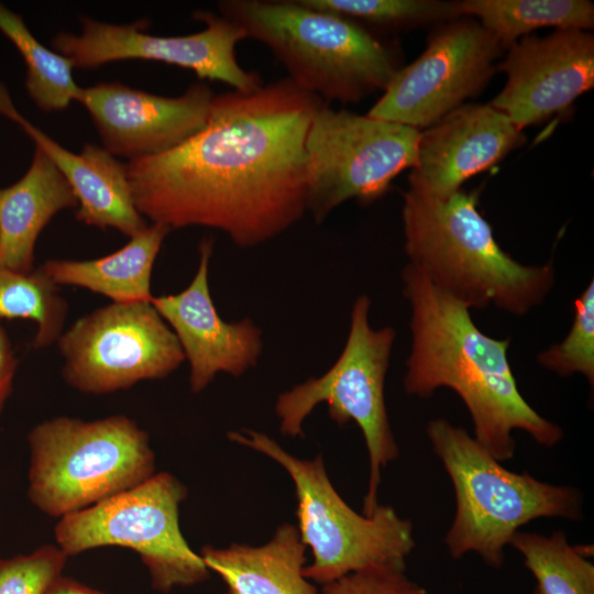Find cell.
<instances>
[{"instance_id": "11", "label": "cell", "mask_w": 594, "mask_h": 594, "mask_svg": "<svg viewBox=\"0 0 594 594\" xmlns=\"http://www.w3.org/2000/svg\"><path fill=\"white\" fill-rule=\"evenodd\" d=\"M56 343L64 381L85 394L161 380L185 361L174 332L151 301L111 302L77 319Z\"/></svg>"}, {"instance_id": "3", "label": "cell", "mask_w": 594, "mask_h": 594, "mask_svg": "<svg viewBox=\"0 0 594 594\" xmlns=\"http://www.w3.org/2000/svg\"><path fill=\"white\" fill-rule=\"evenodd\" d=\"M403 224L408 264L469 309L493 305L524 316L554 286L551 263L524 265L499 246L479 210V191L431 197L409 189Z\"/></svg>"}, {"instance_id": "5", "label": "cell", "mask_w": 594, "mask_h": 594, "mask_svg": "<svg viewBox=\"0 0 594 594\" xmlns=\"http://www.w3.org/2000/svg\"><path fill=\"white\" fill-rule=\"evenodd\" d=\"M435 454L452 481L454 519L444 544L454 559L475 552L501 568L519 528L538 518H583L581 492L504 468L462 427L443 418L426 428Z\"/></svg>"}, {"instance_id": "22", "label": "cell", "mask_w": 594, "mask_h": 594, "mask_svg": "<svg viewBox=\"0 0 594 594\" xmlns=\"http://www.w3.org/2000/svg\"><path fill=\"white\" fill-rule=\"evenodd\" d=\"M458 9L461 15H475L503 48L539 28L588 30L594 25V4L586 0H463L458 1Z\"/></svg>"}, {"instance_id": "13", "label": "cell", "mask_w": 594, "mask_h": 594, "mask_svg": "<svg viewBox=\"0 0 594 594\" xmlns=\"http://www.w3.org/2000/svg\"><path fill=\"white\" fill-rule=\"evenodd\" d=\"M502 50L480 23L451 20L415 62L396 72L366 114L426 129L483 89Z\"/></svg>"}, {"instance_id": "18", "label": "cell", "mask_w": 594, "mask_h": 594, "mask_svg": "<svg viewBox=\"0 0 594 594\" xmlns=\"http://www.w3.org/2000/svg\"><path fill=\"white\" fill-rule=\"evenodd\" d=\"M0 113L16 122L63 174L78 201V221L99 229L112 228L129 238L147 227L134 206L125 164L103 146L88 143L79 153L63 147L15 109L2 84Z\"/></svg>"}, {"instance_id": "30", "label": "cell", "mask_w": 594, "mask_h": 594, "mask_svg": "<svg viewBox=\"0 0 594 594\" xmlns=\"http://www.w3.org/2000/svg\"><path fill=\"white\" fill-rule=\"evenodd\" d=\"M16 367L18 360L10 339L0 324V414L12 393Z\"/></svg>"}, {"instance_id": "28", "label": "cell", "mask_w": 594, "mask_h": 594, "mask_svg": "<svg viewBox=\"0 0 594 594\" xmlns=\"http://www.w3.org/2000/svg\"><path fill=\"white\" fill-rule=\"evenodd\" d=\"M68 556L57 544L0 559V594H44L63 574Z\"/></svg>"}, {"instance_id": "7", "label": "cell", "mask_w": 594, "mask_h": 594, "mask_svg": "<svg viewBox=\"0 0 594 594\" xmlns=\"http://www.w3.org/2000/svg\"><path fill=\"white\" fill-rule=\"evenodd\" d=\"M228 438L265 454L290 475L297 528L312 553L304 569L309 581L326 585L372 565L405 562L411 553L416 542L410 520L380 504L370 517L358 514L334 490L320 455L297 459L267 435L246 428L230 431Z\"/></svg>"}, {"instance_id": "2", "label": "cell", "mask_w": 594, "mask_h": 594, "mask_svg": "<svg viewBox=\"0 0 594 594\" xmlns=\"http://www.w3.org/2000/svg\"><path fill=\"white\" fill-rule=\"evenodd\" d=\"M402 278L411 310L405 392L419 398L441 387L455 392L471 415L473 438L499 462L515 454L514 430L547 448L560 442L562 428L536 411L518 389L507 356L510 339L485 334L468 307L411 265Z\"/></svg>"}, {"instance_id": "6", "label": "cell", "mask_w": 594, "mask_h": 594, "mask_svg": "<svg viewBox=\"0 0 594 594\" xmlns=\"http://www.w3.org/2000/svg\"><path fill=\"white\" fill-rule=\"evenodd\" d=\"M28 496L62 518L136 486L155 473L145 430L124 415L95 420L56 417L28 436Z\"/></svg>"}, {"instance_id": "14", "label": "cell", "mask_w": 594, "mask_h": 594, "mask_svg": "<svg viewBox=\"0 0 594 594\" xmlns=\"http://www.w3.org/2000/svg\"><path fill=\"white\" fill-rule=\"evenodd\" d=\"M213 97L205 82L193 84L177 97L99 82L80 88L76 101L89 112L102 146L133 161L164 153L200 131Z\"/></svg>"}, {"instance_id": "15", "label": "cell", "mask_w": 594, "mask_h": 594, "mask_svg": "<svg viewBox=\"0 0 594 594\" xmlns=\"http://www.w3.org/2000/svg\"><path fill=\"white\" fill-rule=\"evenodd\" d=\"M498 69L507 75L490 103L522 129L562 112L594 86V37L578 29L526 36L508 47Z\"/></svg>"}, {"instance_id": "25", "label": "cell", "mask_w": 594, "mask_h": 594, "mask_svg": "<svg viewBox=\"0 0 594 594\" xmlns=\"http://www.w3.org/2000/svg\"><path fill=\"white\" fill-rule=\"evenodd\" d=\"M68 305L58 286L40 268L30 273L0 266V318L28 319L36 324L33 348L44 349L63 332Z\"/></svg>"}, {"instance_id": "17", "label": "cell", "mask_w": 594, "mask_h": 594, "mask_svg": "<svg viewBox=\"0 0 594 594\" xmlns=\"http://www.w3.org/2000/svg\"><path fill=\"white\" fill-rule=\"evenodd\" d=\"M524 142L521 130L491 105H461L420 131L409 189L449 196Z\"/></svg>"}, {"instance_id": "31", "label": "cell", "mask_w": 594, "mask_h": 594, "mask_svg": "<svg viewBox=\"0 0 594 594\" xmlns=\"http://www.w3.org/2000/svg\"><path fill=\"white\" fill-rule=\"evenodd\" d=\"M44 594H105L79 581L61 574L47 586Z\"/></svg>"}, {"instance_id": "8", "label": "cell", "mask_w": 594, "mask_h": 594, "mask_svg": "<svg viewBox=\"0 0 594 594\" xmlns=\"http://www.w3.org/2000/svg\"><path fill=\"white\" fill-rule=\"evenodd\" d=\"M370 308L369 296L360 295L353 304L348 338L337 361L322 375L282 393L275 404L280 432L293 438L304 436V421L322 403L339 426L350 421L359 426L370 462L363 501V515L367 517L378 506L382 469L399 454L384 394L396 331L392 327L372 328Z\"/></svg>"}, {"instance_id": "19", "label": "cell", "mask_w": 594, "mask_h": 594, "mask_svg": "<svg viewBox=\"0 0 594 594\" xmlns=\"http://www.w3.org/2000/svg\"><path fill=\"white\" fill-rule=\"evenodd\" d=\"M77 198L59 169L35 147L26 173L0 188V266L21 273L33 268L34 248L42 230Z\"/></svg>"}, {"instance_id": "24", "label": "cell", "mask_w": 594, "mask_h": 594, "mask_svg": "<svg viewBox=\"0 0 594 594\" xmlns=\"http://www.w3.org/2000/svg\"><path fill=\"white\" fill-rule=\"evenodd\" d=\"M0 31L12 42L26 65L25 88L43 111H62L76 101L80 88L73 78L72 61L44 46L23 18L0 3Z\"/></svg>"}, {"instance_id": "21", "label": "cell", "mask_w": 594, "mask_h": 594, "mask_svg": "<svg viewBox=\"0 0 594 594\" xmlns=\"http://www.w3.org/2000/svg\"><path fill=\"white\" fill-rule=\"evenodd\" d=\"M170 230L152 223L121 249L94 260H47L38 268L55 285L101 294L112 302L151 301V277Z\"/></svg>"}, {"instance_id": "23", "label": "cell", "mask_w": 594, "mask_h": 594, "mask_svg": "<svg viewBox=\"0 0 594 594\" xmlns=\"http://www.w3.org/2000/svg\"><path fill=\"white\" fill-rule=\"evenodd\" d=\"M509 544L534 575L535 594H594L592 546H572L561 530L549 536L517 531Z\"/></svg>"}, {"instance_id": "20", "label": "cell", "mask_w": 594, "mask_h": 594, "mask_svg": "<svg viewBox=\"0 0 594 594\" xmlns=\"http://www.w3.org/2000/svg\"><path fill=\"white\" fill-rule=\"evenodd\" d=\"M306 546L292 524L277 527L265 544L205 546L200 557L221 576L228 594H319L304 575Z\"/></svg>"}, {"instance_id": "16", "label": "cell", "mask_w": 594, "mask_h": 594, "mask_svg": "<svg viewBox=\"0 0 594 594\" xmlns=\"http://www.w3.org/2000/svg\"><path fill=\"white\" fill-rule=\"evenodd\" d=\"M213 240L199 244V263L189 285L177 294L153 296L152 305L174 332L189 363V386L202 392L219 373L241 376L263 352L262 330L249 318L226 321L209 286Z\"/></svg>"}, {"instance_id": "26", "label": "cell", "mask_w": 594, "mask_h": 594, "mask_svg": "<svg viewBox=\"0 0 594 594\" xmlns=\"http://www.w3.org/2000/svg\"><path fill=\"white\" fill-rule=\"evenodd\" d=\"M304 4L336 13L363 26L398 30L424 22L461 16L458 1L438 0H300Z\"/></svg>"}, {"instance_id": "4", "label": "cell", "mask_w": 594, "mask_h": 594, "mask_svg": "<svg viewBox=\"0 0 594 594\" xmlns=\"http://www.w3.org/2000/svg\"><path fill=\"white\" fill-rule=\"evenodd\" d=\"M219 13L266 45L300 89L328 103H356L384 90L400 68L367 28L300 0H222Z\"/></svg>"}, {"instance_id": "1", "label": "cell", "mask_w": 594, "mask_h": 594, "mask_svg": "<svg viewBox=\"0 0 594 594\" xmlns=\"http://www.w3.org/2000/svg\"><path fill=\"white\" fill-rule=\"evenodd\" d=\"M324 102L288 77L215 95L200 131L125 164L136 210L170 231L220 230L240 248L278 237L307 213L305 141Z\"/></svg>"}, {"instance_id": "27", "label": "cell", "mask_w": 594, "mask_h": 594, "mask_svg": "<svg viewBox=\"0 0 594 594\" xmlns=\"http://www.w3.org/2000/svg\"><path fill=\"white\" fill-rule=\"evenodd\" d=\"M537 362L559 376L582 374L594 385V280L574 300V318L562 342L541 351Z\"/></svg>"}, {"instance_id": "12", "label": "cell", "mask_w": 594, "mask_h": 594, "mask_svg": "<svg viewBox=\"0 0 594 594\" xmlns=\"http://www.w3.org/2000/svg\"><path fill=\"white\" fill-rule=\"evenodd\" d=\"M194 18L202 21L205 29L188 35L158 36L145 32L147 21L112 24L81 16L80 34L61 32L51 44L72 61L74 68L144 59L190 69L200 79L218 80L238 91L260 88L261 76L245 70L237 59V44L248 38L244 29L212 11L198 10Z\"/></svg>"}, {"instance_id": "10", "label": "cell", "mask_w": 594, "mask_h": 594, "mask_svg": "<svg viewBox=\"0 0 594 594\" xmlns=\"http://www.w3.org/2000/svg\"><path fill=\"white\" fill-rule=\"evenodd\" d=\"M420 130L334 110L324 102L314 116L305 141L306 210L321 223L340 205L371 202L417 160Z\"/></svg>"}, {"instance_id": "29", "label": "cell", "mask_w": 594, "mask_h": 594, "mask_svg": "<svg viewBox=\"0 0 594 594\" xmlns=\"http://www.w3.org/2000/svg\"><path fill=\"white\" fill-rule=\"evenodd\" d=\"M322 594H428L406 574L405 562L372 565L323 585Z\"/></svg>"}, {"instance_id": "9", "label": "cell", "mask_w": 594, "mask_h": 594, "mask_svg": "<svg viewBox=\"0 0 594 594\" xmlns=\"http://www.w3.org/2000/svg\"><path fill=\"white\" fill-rule=\"evenodd\" d=\"M186 496V486L174 475L154 473L136 486L59 518L56 544L68 557L99 547L129 548L139 554L155 591L196 585L210 571L180 531L179 505Z\"/></svg>"}]
</instances>
